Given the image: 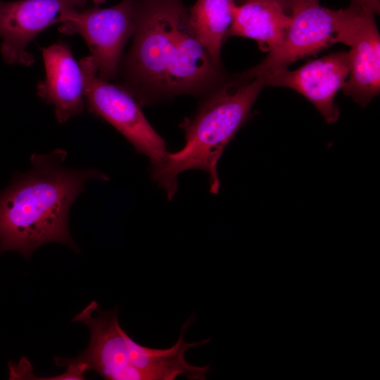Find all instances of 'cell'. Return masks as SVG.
<instances>
[{"instance_id":"6da1fadb","label":"cell","mask_w":380,"mask_h":380,"mask_svg":"<svg viewBox=\"0 0 380 380\" xmlns=\"http://www.w3.org/2000/svg\"><path fill=\"white\" fill-rule=\"evenodd\" d=\"M133 36L117 75L140 104L218 84L219 65L191 28L182 0H137Z\"/></svg>"},{"instance_id":"7a4b0ae2","label":"cell","mask_w":380,"mask_h":380,"mask_svg":"<svg viewBox=\"0 0 380 380\" xmlns=\"http://www.w3.org/2000/svg\"><path fill=\"white\" fill-rule=\"evenodd\" d=\"M66 157L61 148L33 153L32 169L0 192V253L14 251L28 259L51 242L77 250L68 228L70 207L87 180L108 177L95 168L65 167Z\"/></svg>"},{"instance_id":"3957f363","label":"cell","mask_w":380,"mask_h":380,"mask_svg":"<svg viewBox=\"0 0 380 380\" xmlns=\"http://www.w3.org/2000/svg\"><path fill=\"white\" fill-rule=\"evenodd\" d=\"M264 87L260 77L242 73L236 80L216 86L196 114L184 119L180 125L185 135L184 147L167 152L151 168L153 180L165 191L170 201L177 191L178 175L189 170L207 172L210 193L218 194V160L250 118L251 109Z\"/></svg>"},{"instance_id":"277c9868","label":"cell","mask_w":380,"mask_h":380,"mask_svg":"<svg viewBox=\"0 0 380 380\" xmlns=\"http://www.w3.org/2000/svg\"><path fill=\"white\" fill-rule=\"evenodd\" d=\"M82 322L90 331L87 349L72 361L84 363L108 380H173L184 375L191 380H203L210 372L209 365L195 366L186 358L187 350L207 344L210 339L188 343L184 339L186 329L182 328L177 342L170 348H153L135 342L121 327L118 310L103 311L98 303L91 301L72 319Z\"/></svg>"},{"instance_id":"5b68a950","label":"cell","mask_w":380,"mask_h":380,"mask_svg":"<svg viewBox=\"0 0 380 380\" xmlns=\"http://www.w3.org/2000/svg\"><path fill=\"white\" fill-rule=\"evenodd\" d=\"M79 63L88 111L113 125L138 153L149 158L152 166L161 162L167 153L165 143L146 118L138 100L121 85L101 79L91 56L83 57Z\"/></svg>"},{"instance_id":"8992f818","label":"cell","mask_w":380,"mask_h":380,"mask_svg":"<svg viewBox=\"0 0 380 380\" xmlns=\"http://www.w3.org/2000/svg\"><path fill=\"white\" fill-rule=\"evenodd\" d=\"M137 18V0H122L106 8L66 11L58 18V30L65 34H80L96 64L98 76L110 81L117 75L124 47L134 34Z\"/></svg>"},{"instance_id":"52a82bcc","label":"cell","mask_w":380,"mask_h":380,"mask_svg":"<svg viewBox=\"0 0 380 380\" xmlns=\"http://www.w3.org/2000/svg\"><path fill=\"white\" fill-rule=\"evenodd\" d=\"M370 10L351 4L336 10L335 42L350 48L343 93L362 106L380 91V36Z\"/></svg>"},{"instance_id":"ba28073f","label":"cell","mask_w":380,"mask_h":380,"mask_svg":"<svg viewBox=\"0 0 380 380\" xmlns=\"http://www.w3.org/2000/svg\"><path fill=\"white\" fill-rule=\"evenodd\" d=\"M288 11L290 20L281 44L258 65L244 72L248 76L287 68L291 63L336 43V10L322 6L318 0H293Z\"/></svg>"},{"instance_id":"9c48e42d","label":"cell","mask_w":380,"mask_h":380,"mask_svg":"<svg viewBox=\"0 0 380 380\" xmlns=\"http://www.w3.org/2000/svg\"><path fill=\"white\" fill-rule=\"evenodd\" d=\"M87 0H0V50L8 64L31 65L28 44L42 31L58 23L61 15L79 9Z\"/></svg>"},{"instance_id":"30bf717a","label":"cell","mask_w":380,"mask_h":380,"mask_svg":"<svg viewBox=\"0 0 380 380\" xmlns=\"http://www.w3.org/2000/svg\"><path fill=\"white\" fill-rule=\"evenodd\" d=\"M350 71L348 51H339L308 61L294 70L279 69L263 73L265 86L292 89L310 101L329 124L339 117L334 97Z\"/></svg>"},{"instance_id":"8fae6325","label":"cell","mask_w":380,"mask_h":380,"mask_svg":"<svg viewBox=\"0 0 380 380\" xmlns=\"http://www.w3.org/2000/svg\"><path fill=\"white\" fill-rule=\"evenodd\" d=\"M40 49L45 78L37 84V94L54 106L58 122L63 124L85 108L83 72L65 42L59 41Z\"/></svg>"},{"instance_id":"7c38bea8","label":"cell","mask_w":380,"mask_h":380,"mask_svg":"<svg viewBox=\"0 0 380 380\" xmlns=\"http://www.w3.org/2000/svg\"><path fill=\"white\" fill-rule=\"evenodd\" d=\"M290 16L286 7L276 0H244L236 4L227 37L238 36L254 39L265 52L281 44Z\"/></svg>"},{"instance_id":"4fadbf2b","label":"cell","mask_w":380,"mask_h":380,"mask_svg":"<svg viewBox=\"0 0 380 380\" xmlns=\"http://www.w3.org/2000/svg\"><path fill=\"white\" fill-rule=\"evenodd\" d=\"M235 0H196L186 8L189 24L215 63L220 65L222 45L232 25Z\"/></svg>"},{"instance_id":"5bb4252c","label":"cell","mask_w":380,"mask_h":380,"mask_svg":"<svg viewBox=\"0 0 380 380\" xmlns=\"http://www.w3.org/2000/svg\"><path fill=\"white\" fill-rule=\"evenodd\" d=\"M352 3L365 7L374 14H379L380 11L379 0H351Z\"/></svg>"},{"instance_id":"9a60e30c","label":"cell","mask_w":380,"mask_h":380,"mask_svg":"<svg viewBox=\"0 0 380 380\" xmlns=\"http://www.w3.org/2000/svg\"><path fill=\"white\" fill-rule=\"evenodd\" d=\"M243 1H244V0H237V2H236V4H239V3H240V2ZM276 1H278L281 2L282 4H284L286 7V8L288 10V7H289L290 3L293 0H276Z\"/></svg>"},{"instance_id":"2e32d148","label":"cell","mask_w":380,"mask_h":380,"mask_svg":"<svg viewBox=\"0 0 380 380\" xmlns=\"http://www.w3.org/2000/svg\"><path fill=\"white\" fill-rule=\"evenodd\" d=\"M106 0H91V1L95 5V6H99L100 4H103Z\"/></svg>"}]
</instances>
